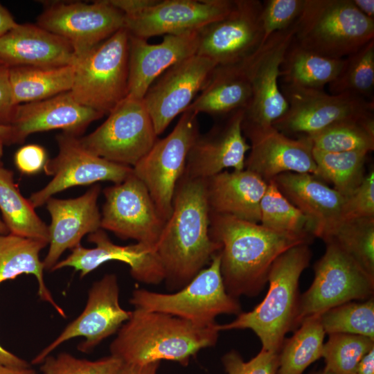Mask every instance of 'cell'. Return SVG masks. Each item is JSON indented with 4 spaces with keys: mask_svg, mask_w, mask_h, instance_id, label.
Masks as SVG:
<instances>
[{
    "mask_svg": "<svg viewBox=\"0 0 374 374\" xmlns=\"http://www.w3.org/2000/svg\"><path fill=\"white\" fill-rule=\"evenodd\" d=\"M211 238L220 249V271L226 291L237 299L257 295L267 282L270 268L285 251L312 238L282 233L260 224L209 211Z\"/></svg>",
    "mask_w": 374,
    "mask_h": 374,
    "instance_id": "cell-1",
    "label": "cell"
},
{
    "mask_svg": "<svg viewBox=\"0 0 374 374\" xmlns=\"http://www.w3.org/2000/svg\"><path fill=\"white\" fill-rule=\"evenodd\" d=\"M209 225L206 179L181 176L172 213L155 246L170 290L186 285L219 251L220 244L210 237Z\"/></svg>",
    "mask_w": 374,
    "mask_h": 374,
    "instance_id": "cell-2",
    "label": "cell"
},
{
    "mask_svg": "<svg viewBox=\"0 0 374 374\" xmlns=\"http://www.w3.org/2000/svg\"><path fill=\"white\" fill-rule=\"evenodd\" d=\"M217 326L134 308L112 341L110 353L125 364L169 360L186 366L199 350L215 345L220 332Z\"/></svg>",
    "mask_w": 374,
    "mask_h": 374,
    "instance_id": "cell-3",
    "label": "cell"
},
{
    "mask_svg": "<svg viewBox=\"0 0 374 374\" xmlns=\"http://www.w3.org/2000/svg\"><path fill=\"white\" fill-rule=\"evenodd\" d=\"M311 256L308 244L283 253L270 268L269 289L262 301L251 311L237 315L233 321L217 324V330L250 329L260 340L262 349L279 353L286 334L297 328L299 278Z\"/></svg>",
    "mask_w": 374,
    "mask_h": 374,
    "instance_id": "cell-4",
    "label": "cell"
},
{
    "mask_svg": "<svg viewBox=\"0 0 374 374\" xmlns=\"http://www.w3.org/2000/svg\"><path fill=\"white\" fill-rule=\"evenodd\" d=\"M293 39L320 55L343 59L374 39V19L352 0H304Z\"/></svg>",
    "mask_w": 374,
    "mask_h": 374,
    "instance_id": "cell-5",
    "label": "cell"
},
{
    "mask_svg": "<svg viewBox=\"0 0 374 374\" xmlns=\"http://www.w3.org/2000/svg\"><path fill=\"white\" fill-rule=\"evenodd\" d=\"M129 40L122 28L77 57L70 91L77 102L105 115L127 96Z\"/></svg>",
    "mask_w": 374,
    "mask_h": 374,
    "instance_id": "cell-6",
    "label": "cell"
},
{
    "mask_svg": "<svg viewBox=\"0 0 374 374\" xmlns=\"http://www.w3.org/2000/svg\"><path fill=\"white\" fill-rule=\"evenodd\" d=\"M130 303L134 308L168 314L199 325L214 324L220 314L242 312L237 299L226 291L218 252L207 268L177 292L166 294L136 289Z\"/></svg>",
    "mask_w": 374,
    "mask_h": 374,
    "instance_id": "cell-7",
    "label": "cell"
},
{
    "mask_svg": "<svg viewBox=\"0 0 374 374\" xmlns=\"http://www.w3.org/2000/svg\"><path fill=\"white\" fill-rule=\"evenodd\" d=\"M279 87L288 109L271 125L292 138H310L336 124L374 116V100L348 93L330 94L324 89Z\"/></svg>",
    "mask_w": 374,
    "mask_h": 374,
    "instance_id": "cell-8",
    "label": "cell"
},
{
    "mask_svg": "<svg viewBox=\"0 0 374 374\" xmlns=\"http://www.w3.org/2000/svg\"><path fill=\"white\" fill-rule=\"evenodd\" d=\"M197 116L189 110L183 112L172 132L158 139L132 167L165 222L172 213L175 191L184 174L188 152L199 134Z\"/></svg>",
    "mask_w": 374,
    "mask_h": 374,
    "instance_id": "cell-9",
    "label": "cell"
},
{
    "mask_svg": "<svg viewBox=\"0 0 374 374\" xmlns=\"http://www.w3.org/2000/svg\"><path fill=\"white\" fill-rule=\"evenodd\" d=\"M314 265V278L299 297L296 327L306 317L354 300L373 296L374 277L368 274L350 256L332 242Z\"/></svg>",
    "mask_w": 374,
    "mask_h": 374,
    "instance_id": "cell-10",
    "label": "cell"
},
{
    "mask_svg": "<svg viewBox=\"0 0 374 374\" xmlns=\"http://www.w3.org/2000/svg\"><path fill=\"white\" fill-rule=\"evenodd\" d=\"M143 99L126 96L89 134L79 137L90 152L109 161L134 167L158 140Z\"/></svg>",
    "mask_w": 374,
    "mask_h": 374,
    "instance_id": "cell-11",
    "label": "cell"
},
{
    "mask_svg": "<svg viewBox=\"0 0 374 374\" xmlns=\"http://www.w3.org/2000/svg\"><path fill=\"white\" fill-rule=\"evenodd\" d=\"M58 154L47 159L43 170L52 179L28 199L34 208L45 204L56 193L69 188L109 181H123L133 172L132 167L118 164L85 149L79 137L64 132L56 136Z\"/></svg>",
    "mask_w": 374,
    "mask_h": 374,
    "instance_id": "cell-12",
    "label": "cell"
},
{
    "mask_svg": "<svg viewBox=\"0 0 374 374\" xmlns=\"http://www.w3.org/2000/svg\"><path fill=\"white\" fill-rule=\"evenodd\" d=\"M124 22L121 10L100 0L48 3L37 24L66 39L78 57L123 28Z\"/></svg>",
    "mask_w": 374,
    "mask_h": 374,
    "instance_id": "cell-13",
    "label": "cell"
},
{
    "mask_svg": "<svg viewBox=\"0 0 374 374\" xmlns=\"http://www.w3.org/2000/svg\"><path fill=\"white\" fill-rule=\"evenodd\" d=\"M261 12L259 0H234L226 16L197 30L196 54L217 65L246 60L263 44Z\"/></svg>",
    "mask_w": 374,
    "mask_h": 374,
    "instance_id": "cell-14",
    "label": "cell"
},
{
    "mask_svg": "<svg viewBox=\"0 0 374 374\" xmlns=\"http://www.w3.org/2000/svg\"><path fill=\"white\" fill-rule=\"evenodd\" d=\"M100 227L123 239L156 246L165 221L143 182L132 172L104 189Z\"/></svg>",
    "mask_w": 374,
    "mask_h": 374,
    "instance_id": "cell-15",
    "label": "cell"
},
{
    "mask_svg": "<svg viewBox=\"0 0 374 374\" xmlns=\"http://www.w3.org/2000/svg\"><path fill=\"white\" fill-rule=\"evenodd\" d=\"M130 314L131 311H127L121 306L116 276L105 274L91 286L81 314L38 353L31 363L41 364L61 344L77 337L84 339L78 346V350L89 353L103 340L117 332L129 319Z\"/></svg>",
    "mask_w": 374,
    "mask_h": 374,
    "instance_id": "cell-16",
    "label": "cell"
},
{
    "mask_svg": "<svg viewBox=\"0 0 374 374\" xmlns=\"http://www.w3.org/2000/svg\"><path fill=\"white\" fill-rule=\"evenodd\" d=\"M296 30V23L271 35L247 62L251 99L244 112L242 126L271 125L288 104L279 87L280 66Z\"/></svg>",
    "mask_w": 374,
    "mask_h": 374,
    "instance_id": "cell-17",
    "label": "cell"
},
{
    "mask_svg": "<svg viewBox=\"0 0 374 374\" xmlns=\"http://www.w3.org/2000/svg\"><path fill=\"white\" fill-rule=\"evenodd\" d=\"M216 66L195 54L168 69L150 85L143 100L157 136L186 110Z\"/></svg>",
    "mask_w": 374,
    "mask_h": 374,
    "instance_id": "cell-18",
    "label": "cell"
},
{
    "mask_svg": "<svg viewBox=\"0 0 374 374\" xmlns=\"http://www.w3.org/2000/svg\"><path fill=\"white\" fill-rule=\"evenodd\" d=\"M250 141V153L244 162L249 170L266 182L284 172L309 173L317 176L310 138H292L272 125L242 126Z\"/></svg>",
    "mask_w": 374,
    "mask_h": 374,
    "instance_id": "cell-19",
    "label": "cell"
},
{
    "mask_svg": "<svg viewBox=\"0 0 374 374\" xmlns=\"http://www.w3.org/2000/svg\"><path fill=\"white\" fill-rule=\"evenodd\" d=\"M234 0H163L135 17H125L124 27L136 37L179 35L197 31L226 16Z\"/></svg>",
    "mask_w": 374,
    "mask_h": 374,
    "instance_id": "cell-20",
    "label": "cell"
},
{
    "mask_svg": "<svg viewBox=\"0 0 374 374\" xmlns=\"http://www.w3.org/2000/svg\"><path fill=\"white\" fill-rule=\"evenodd\" d=\"M244 112L218 118L210 130L198 135L188 152L182 176L207 179L228 168L244 169L250 145L242 132Z\"/></svg>",
    "mask_w": 374,
    "mask_h": 374,
    "instance_id": "cell-21",
    "label": "cell"
},
{
    "mask_svg": "<svg viewBox=\"0 0 374 374\" xmlns=\"http://www.w3.org/2000/svg\"><path fill=\"white\" fill-rule=\"evenodd\" d=\"M93 248L81 244L71 249L65 259L58 261L51 271L72 267L83 278L101 265L111 260L126 263L132 276L139 282L157 285L165 280V272L155 247L143 242L121 246L112 242L105 230L100 229L89 235Z\"/></svg>",
    "mask_w": 374,
    "mask_h": 374,
    "instance_id": "cell-22",
    "label": "cell"
},
{
    "mask_svg": "<svg viewBox=\"0 0 374 374\" xmlns=\"http://www.w3.org/2000/svg\"><path fill=\"white\" fill-rule=\"evenodd\" d=\"M104 115L77 102L70 91L51 98L17 105L10 126L11 144L21 143L33 133L60 129L78 137Z\"/></svg>",
    "mask_w": 374,
    "mask_h": 374,
    "instance_id": "cell-23",
    "label": "cell"
},
{
    "mask_svg": "<svg viewBox=\"0 0 374 374\" xmlns=\"http://www.w3.org/2000/svg\"><path fill=\"white\" fill-rule=\"evenodd\" d=\"M100 186L96 184L75 198H49L46 202L51 216L48 226L49 248L43 262L51 271L62 253L80 244L84 235L101 229V213L98 206Z\"/></svg>",
    "mask_w": 374,
    "mask_h": 374,
    "instance_id": "cell-24",
    "label": "cell"
},
{
    "mask_svg": "<svg viewBox=\"0 0 374 374\" xmlns=\"http://www.w3.org/2000/svg\"><path fill=\"white\" fill-rule=\"evenodd\" d=\"M197 46V30L166 35L160 43L155 44L130 35L127 96L142 100L150 85L164 71L195 55Z\"/></svg>",
    "mask_w": 374,
    "mask_h": 374,
    "instance_id": "cell-25",
    "label": "cell"
},
{
    "mask_svg": "<svg viewBox=\"0 0 374 374\" xmlns=\"http://www.w3.org/2000/svg\"><path fill=\"white\" fill-rule=\"evenodd\" d=\"M71 45L37 24H17L0 37V62L8 66L59 67L73 65Z\"/></svg>",
    "mask_w": 374,
    "mask_h": 374,
    "instance_id": "cell-26",
    "label": "cell"
},
{
    "mask_svg": "<svg viewBox=\"0 0 374 374\" xmlns=\"http://www.w3.org/2000/svg\"><path fill=\"white\" fill-rule=\"evenodd\" d=\"M271 180L279 191L313 222L315 237L321 238L341 221L345 197L316 176L289 172Z\"/></svg>",
    "mask_w": 374,
    "mask_h": 374,
    "instance_id": "cell-27",
    "label": "cell"
},
{
    "mask_svg": "<svg viewBox=\"0 0 374 374\" xmlns=\"http://www.w3.org/2000/svg\"><path fill=\"white\" fill-rule=\"evenodd\" d=\"M267 184L246 169L222 171L206 179L209 211L259 224L260 204Z\"/></svg>",
    "mask_w": 374,
    "mask_h": 374,
    "instance_id": "cell-28",
    "label": "cell"
},
{
    "mask_svg": "<svg viewBox=\"0 0 374 374\" xmlns=\"http://www.w3.org/2000/svg\"><path fill=\"white\" fill-rule=\"evenodd\" d=\"M248 59L234 64L217 65L186 110L197 114L204 113L217 119L245 111L252 95Z\"/></svg>",
    "mask_w": 374,
    "mask_h": 374,
    "instance_id": "cell-29",
    "label": "cell"
},
{
    "mask_svg": "<svg viewBox=\"0 0 374 374\" xmlns=\"http://www.w3.org/2000/svg\"><path fill=\"white\" fill-rule=\"evenodd\" d=\"M47 242L24 238L11 233L0 234V284L21 274L33 275L38 283V295L62 317L64 310L54 300L45 284L44 267L39 253Z\"/></svg>",
    "mask_w": 374,
    "mask_h": 374,
    "instance_id": "cell-30",
    "label": "cell"
},
{
    "mask_svg": "<svg viewBox=\"0 0 374 374\" xmlns=\"http://www.w3.org/2000/svg\"><path fill=\"white\" fill-rule=\"evenodd\" d=\"M344 62L305 49L292 39L280 66L279 84L323 89L337 78Z\"/></svg>",
    "mask_w": 374,
    "mask_h": 374,
    "instance_id": "cell-31",
    "label": "cell"
},
{
    "mask_svg": "<svg viewBox=\"0 0 374 374\" xmlns=\"http://www.w3.org/2000/svg\"><path fill=\"white\" fill-rule=\"evenodd\" d=\"M74 72V64L51 68L9 67L13 103L17 105L42 100L71 91Z\"/></svg>",
    "mask_w": 374,
    "mask_h": 374,
    "instance_id": "cell-32",
    "label": "cell"
},
{
    "mask_svg": "<svg viewBox=\"0 0 374 374\" xmlns=\"http://www.w3.org/2000/svg\"><path fill=\"white\" fill-rule=\"evenodd\" d=\"M0 211L9 233L49 241L48 226L21 194L11 170L0 166Z\"/></svg>",
    "mask_w": 374,
    "mask_h": 374,
    "instance_id": "cell-33",
    "label": "cell"
},
{
    "mask_svg": "<svg viewBox=\"0 0 374 374\" xmlns=\"http://www.w3.org/2000/svg\"><path fill=\"white\" fill-rule=\"evenodd\" d=\"M290 338L283 341L276 374H302L321 357L326 332L320 314L305 318Z\"/></svg>",
    "mask_w": 374,
    "mask_h": 374,
    "instance_id": "cell-34",
    "label": "cell"
},
{
    "mask_svg": "<svg viewBox=\"0 0 374 374\" xmlns=\"http://www.w3.org/2000/svg\"><path fill=\"white\" fill-rule=\"evenodd\" d=\"M368 152L352 151L328 152L312 148L317 166V177L333 185V188L346 198L357 188L365 177V163Z\"/></svg>",
    "mask_w": 374,
    "mask_h": 374,
    "instance_id": "cell-35",
    "label": "cell"
},
{
    "mask_svg": "<svg viewBox=\"0 0 374 374\" xmlns=\"http://www.w3.org/2000/svg\"><path fill=\"white\" fill-rule=\"evenodd\" d=\"M321 239L336 244L374 277V217L341 220Z\"/></svg>",
    "mask_w": 374,
    "mask_h": 374,
    "instance_id": "cell-36",
    "label": "cell"
},
{
    "mask_svg": "<svg viewBox=\"0 0 374 374\" xmlns=\"http://www.w3.org/2000/svg\"><path fill=\"white\" fill-rule=\"evenodd\" d=\"M260 224L272 231L315 238L313 222L294 206L277 188L268 182L261 199Z\"/></svg>",
    "mask_w": 374,
    "mask_h": 374,
    "instance_id": "cell-37",
    "label": "cell"
},
{
    "mask_svg": "<svg viewBox=\"0 0 374 374\" xmlns=\"http://www.w3.org/2000/svg\"><path fill=\"white\" fill-rule=\"evenodd\" d=\"M328 88L330 94L348 93L373 100L374 39L344 58L339 73Z\"/></svg>",
    "mask_w": 374,
    "mask_h": 374,
    "instance_id": "cell-38",
    "label": "cell"
},
{
    "mask_svg": "<svg viewBox=\"0 0 374 374\" xmlns=\"http://www.w3.org/2000/svg\"><path fill=\"white\" fill-rule=\"evenodd\" d=\"M312 148L328 152L374 150V116L332 125L310 138Z\"/></svg>",
    "mask_w": 374,
    "mask_h": 374,
    "instance_id": "cell-39",
    "label": "cell"
},
{
    "mask_svg": "<svg viewBox=\"0 0 374 374\" xmlns=\"http://www.w3.org/2000/svg\"><path fill=\"white\" fill-rule=\"evenodd\" d=\"M326 334L345 333L374 339L373 296L361 302H348L320 314Z\"/></svg>",
    "mask_w": 374,
    "mask_h": 374,
    "instance_id": "cell-40",
    "label": "cell"
},
{
    "mask_svg": "<svg viewBox=\"0 0 374 374\" xmlns=\"http://www.w3.org/2000/svg\"><path fill=\"white\" fill-rule=\"evenodd\" d=\"M328 335L322 350L321 357L326 363L324 368L332 374H356L360 360L374 348V339L345 333Z\"/></svg>",
    "mask_w": 374,
    "mask_h": 374,
    "instance_id": "cell-41",
    "label": "cell"
},
{
    "mask_svg": "<svg viewBox=\"0 0 374 374\" xmlns=\"http://www.w3.org/2000/svg\"><path fill=\"white\" fill-rule=\"evenodd\" d=\"M122 363L112 355L89 360L62 352L56 356L48 355L39 370L42 374H116Z\"/></svg>",
    "mask_w": 374,
    "mask_h": 374,
    "instance_id": "cell-42",
    "label": "cell"
},
{
    "mask_svg": "<svg viewBox=\"0 0 374 374\" xmlns=\"http://www.w3.org/2000/svg\"><path fill=\"white\" fill-rule=\"evenodd\" d=\"M304 0H265L262 1L261 21L263 44L274 33L293 26L299 19Z\"/></svg>",
    "mask_w": 374,
    "mask_h": 374,
    "instance_id": "cell-43",
    "label": "cell"
},
{
    "mask_svg": "<svg viewBox=\"0 0 374 374\" xmlns=\"http://www.w3.org/2000/svg\"><path fill=\"white\" fill-rule=\"evenodd\" d=\"M226 374H276L279 353L261 349L256 356L244 362L235 350L226 353L222 359Z\"/></svg>",
    "mask_w": 374,
    "mask_h": 374,
    "instance_id": "cell-44",
    "label": "cell"
},
{
    "mask_svg": "<svg viewBox=\"0 0 374 374\" xmlns=\"http://www.w3.org/2000/svg\"><path fill=\"white\" fill-rule=\"evenodd\" d=\"M374 217V170L365 175L353 193L345 198L341 220Z\"/></svg>",
    "mask_w": 374,
    "mask_h": 374,
    "instance_id": "cell-45",
    "label": "cell"
},
{
    "mask_svg": "<svg viewBox=\"0 0 374 374\" xmlns=\"http://www.w3.org/2000/svg\"><path fill=\"white\" fill-rule=\"evenodd\" d=\"M15 163L23 174L33 175L39 172L47 161L45 149L37 144L21 147L15 154Z\"/></svg>",
    "mask_w": 374,
    "mask_h": 374,
    "instance_id": "cell-46",
    "label": "cell"
},
{
    "mask_svg": "<svg viewBox=\"0 0 374 374\" xmlns=\"http://www.w3.org/2000/svg\"><path fill=\"white\" fill-rule=\"evenodd\" d=\"M15 107L10 85L9 67L0 62V125H10Z\"/></svg>",
    "mask_w": 374,
    "mask_h": 374,
    "instance_id": "cell-47",
    "label": "cell"
},
{
    "mask_svg": "<svg viewBox=\"0 0 374 374\" xmlns=\"http://www.w3.org/2000/svg\"><path fill=\"white\" fill-rule=\"evenodd\" d=\"M125 17H135L155 5L159 0H108Z\"/></svg>",
    "mask_w": 374,
    "mask_h": 374,
    "instance_id": "cell-48",
    "label": "cell"
},
{
    "mask_svg": "<svg viewBox=\"0 0 374 374\" xmlns=\"http://www.w3.org/2000/svg\"><path fill=\"white\" fill-rule=\"evenodd\" d=\"M159 362L147 364L122 363L116 374H157Z\"/></svg>",
    "mask_w": 374,
    "mask_h": 374,
    "instance_id": "cell-49",
    "label": "cell"
},
{
    "mask_svg": "<svg viewBox=\"0 0 374 374\" xmlns=\"http://www.w3.org/2000/svg\"><path fill=\"white\" fill-rule=\"evenodd\" d=\"M0 364L8 366L27 368L30 364L24 359L5 349L0 345Z\"/></svg>",
    "mask_w": 374,
    "mask_h": 374,
    "instance_id": "cell-50",
    "label": "cell"
},
{
    "mask_svg": "<svg viewBox=\"0 0 374 374\" xmlns=\"http://www.w3.org/2000/svg\"><path fill=\"white\" fill-rule=\"evenodd\" d=\"M17 24L10 12L0 3V37Z\"/></svg>",
    "mask_w": 374,
    "mask_h": 374,
    "instance_id": "cell-51",
    "label": "cell"
},
{
    "mask_svg": "<svg viewBox=\"0 0 374 374\" xmlns=\"http://www.w3.org/2000/svg\"><path fill=\"white\" fill-rule=\"evenodd\" d=\"M356 374H374V348L360 360L357 367Z\"/></svg>",
    "mask_w": 374,
    "mask_h": 374,
    "instance_id": "cell-52",
    "label": "cell"
},
{
    "mask_svg": "<svg viewBox=\"0 0 374 374\" xmlns=\"http://www.w3.org/2000/svg\"><path fill=\"white\" fill-rule=\"evenodd\" d=\"M352 1L360 12L367 17L374 19L373 0H352Z\"/></svg>",
    "mask_w": 374,
    "mask_h": 374,
    "instance_id": "cell-53",
    "label": "cell"
},
{
    "mask_svg": "<svg viewBox=\"0 0 374 374\" xmlns=\"http://www.w3.org/2000/svg\"><path fill=\"white\" fill-rule=\"evenodd\" d=\"M0 374H37L33 368L8 366L0 364Z\"/></svg>",
    "mask_w": 374,
    "mask_h": 374,
    "instance_id": "cell-54",
    "label": "cell"
},
{
    "mask_svg": "<svg viewBox=\"0 0 374 374\" xmlns=\"http://www.w3.org/2000/svg\"><path fill=\"white\" fill-rule=\"evenodd\" d=\"M0 138H1L5 145H10L12 139V128L10 125H0Z\"/></svg>",
    "mask_w": 374,
    "mask_h": 374,
    "instance_id": "cell-55",
    "label": "cell"
},
{
    "mask_svg": "<svg viewBox=\"0 0 374 374\" xmlns=\"http://www.w3.org/2000/svg\"><path fill=\"white\" fill-rule=\"evenodd\" d=\"M9 231L3 221L0 219V234H8Z\"/></svg>",
    "mask_w": 374,
    "mask_h": 374,
    "instance_id": "cell-56",
    "label": "cell"
},
{
    "mask_svg": "<svg viewBox=\"0 0 374 374\" xmlns=\"http://www.w3.org/2000/svg\"><path fill=\"white\" fill-rule=\"evenodd\" d=\"M3 145H5L3 140L0 138V166H1V159L3 156Z\"/></svg>",
    "mask_w": 374,
    "mask_h": 374,
    "instance_id": "cell-57",
    "label": "cell"
},
{
    "mask_svg": "<svg viewBox=\"0 0 374 374\" xmlns=\"http://www.w3.org/2000/svg\"><path fill=\"white\" fill-rule=\"evenodd\" d=\"M312 374H332V373L327 371L326 369L323 368L322 371L315 372Z\"/></svg>",
    "mask_w": 374,
    "mask_h": 374,
    "instance_id": "cell-58",
    "label": "cell"
}]
</instances>
